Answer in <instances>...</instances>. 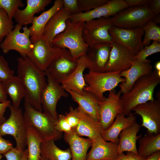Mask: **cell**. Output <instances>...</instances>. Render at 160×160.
<instances>
[{
	"label": "cell",
	"mask_w": 160,
	"mask_h": 160,
	"mask_svg": "<svg viewBox=\"0 0 160 160\" xmlns=\"http://www.w3.org/2000/svg\"><path fill=\"white\" fill-rule=\"evenodd\" d=\"M109 33L113 41L126 47L135 56L143 48L142 37L144 32L142 28L126 29L113 26Z\"/></svg>",
	"instance_id": "cell-15"
},
{
	"label": "cell",
	"mask_w": 160,
	"mask_h": 160,
	"mask_svg": "<svg viewBox=\"0 0 160 160\" xmlns=\"http://www.w3.org/2000/svg\"><path fill=\"white\" fill-rule=\"evenodd\" d=\"M27 160H39L41 157V145L44 140L33 127L27 124Z\"/></svg>",
	"instance_id": "cell-32"
},
{
	"label": "cell",
	"mask_w": 160,
	"mask_h": 160,
	"mask_svg": "<svg viewBox=\"0 0 160 160\" xmlns=\"http://www.w3.org/2000/svg\"><path fill=\"white\" fill-rule=\"evenodd\" d=\"M84 23L82 22H72L69 19L68 20L65 30L54 39L53 47L67 49L77 58L86 55L89 46L83 37Z\"/></svg>",
	"instance_id": "cell-3"
},
{
	"label": "cell",
	"mask_w": 160,
	"mask_h": 160,
	"mask_svg": "<svg viewBox=\"0 0 160 160\" xmlns=\"http://www.w3.org/2000/svg\"><path fill=\"white\" fill-rule=\"evenodd\" d=\"M66 91L71 95L72 100L77 103L80 109L99 122L100 101L95 95L87 92H84V95H81L74 91Z\"/></svg>",
	"instance_id": "cell-24"
},
{
	"label": "cell",
	"mask_w": 160,
	"mask_h": 160,
	"mask_svg": "<svg viewBox=\"0 0 160 160\" xmlns=\"http://www.w3.org/2000/svg\"><path fill=\"white\" fill-rule=\"evenodd\" d=\"M63 137L69 145L71 160H86L87 153L91 147L92 140L89 138H84L78 135L75 131L64 133Z\"/></svg>",
	"instance_id": "cell-23"
},
{
	"label": "cell",
	"mask_w": 160,
	"mask_h": 160,
	"mask_svg": "<svg viewBox=\"0 0 160 160\" xmlns=\"http://www.w3.org/2000/svg\"><path fill=\"white\" fill-rule=\"evenodd\" d=\"M22 28V26L16 24L0 44V47L4 54L14 50L23 57H27L29 54L33 47L30 31L26 25L23 28L22 32L20 31Z\"/></svg>",
	"instance_id": "cell-9"
},
{
	"label": "cell",
	"mask_w": 160,
	"mask_h": 160,
	"mask_svg": "<svg viewBox=\"0 0 160 160\" xmlns=\"http://www.w3.org/2000/svg\"><path fill=\"white\" fill-rule=\"evenodd\" d=\"M119 72H96L89 71L84 75L87 84L84 89V92L92 93L97 98L99 101L105 98L103 93L110 91L118 84L124 82V78L121 77Z\"/></svg>",
	"instance_id": "cell-5"
},
{
	"label": "cell",
	"mask_w": 160,
	"mask_h": 160,
	"mask_svg": "<svg viewBox=\"0 0 160 160\" xmlns=\"http://www.w3.org/2000/svg\"><path fill=\"white\" fill-rule=\"evenodd\" d=\"M2 157V156L1 154H0V160H1V159Z\"/></svg>",
	"instance_id": "cell-55"
},
{
	"label": "cell",
	"mask_w": 160,
	"mask_h": 160,
	"mask_svg": "<svg viewBox=\"0 0 160 160\" xmlns=\"http://www.w3.org/2000/svg\"><path fill=\"white\" fill-rule=\"evenodd\" d=\"M137 152L140 156L146 157L160 151V134H146L138 139Z\"/></svg>",
	"instance_id": "cell-33"
},
{
	"label": "cell",
	"mask_w": 160,
	"mask_h": 160,
	"mask_svg": "<svg viewBox=\"0 0 160 160\" xmlns=\"http://www.w3.org/2000/svg\"><path fill=\"white\" fill-rule=\"evenodd\" d=\"M41 155L49 160H71L72 158L70 148L63 150L55 145L53 140H44L41 145Z\"/></svg>",
	"instance_id": "cell-31"
},
{
	"label": "cell",
	"mask_w": 160,
	"mask_h": 160,
	"mask_svg": "<svg viewBox=\"0 0 160 160\" xmlns=\"http://www.w3.org/2000/svg\"><path fill=\"white\" fill-rule=\"evenodd\" d=\"M158 160H160V158H159V159H158Z\"/></svg>",
	"instance_id": "cell-56"
},
{
	"label": "cell",
	"mask_w": 160,
	"mask_h": 160,
	"mask_svg": "<svg viewBox=\"0 0 160 160\" xmlns=\"http://www.w3.org/2000/svg\"><path fill=\"white\" fill-rule=\"evenodd\" d=\"M146 158L132 152H127L126 154L123 153L118 154L115 160H145Z\"/></svg>",
	"instance_id": "cell-44"
},
{
	"label": "cell",
	"mask_w": 160,
	"mask_h": 160,
	"mask_svg": "<svg viewBox=\"0 0 160 160\" xmlns=\"http://www.w3.org/2000/svg\"><path fill=\"white\" fill-rule=\"evenodd\" d=\"M2 137L0 135V154H4L13 147L9 140L5 139Z\"/></svg>",
	"instance_id": "cell-45"
},
{
	"label": "cell",
	"mask_w": 160,
	"mask_h": 160,
	"mask_svg": "<svg viewBox=\"0 0 160 160\" xmlns=\"http://www.w3.org/2000/svg\"><path fill=\"white\" fill-rule=\"evenodd\" d=\"M78 58L65 48L61 49L49 65L47 70L56 81L61 84L74 70Z\"/></svg>",
	"instance_id": "cell-12"
},
{
	"label": "cell",
	"mask_w": 160,
	"mask_h": 160,
	"mask_svg": "<svg viewBox=\"0 0 160 160\" xmlns=\"http://www.w3.org/2000/svg\"><path fill=\"white\" fill-rule=\"evenodd\" d=\"M132 111L140 116L141 126L147 129L146 134H160V97L135 106Z\"/></svg>",
	"instance_id": "cell-13"
},
{
	"label": "cell",
	"mask_w": 160,
	"mask_h": 160,
	"mask_svg": "<svg viewBox=\"0 0 160 160\" xmlns=\"http://www.w3.org/2000/svg\"><path fill=\"white\" fill-rule=\"evenodd\" d=\"M17 76L25 92L24 101L42 112L41 96L47 84L45 72L37 69L27 57L17 58Z\"/></svg>",
	"instance_id": "cell-1"
},
{
	"label": "cell",
	"mask_w": 160,
	"mask_h": 160,
	"mask_svg": "<svg viewBox=\"0 0 160 160\" xmlns=\"http://www.w3.org/2000/svg\"><path fill=\"white\" fill-rule=\"evenodd\" d=\"M86 160H115L118 154V143L108 142L99 136L92 140Z\"/></svg>",
	"instance_id": "cell-20"
},
{
	"label": "cell",
	"mask_w": 160,
	"mask_h": 160,
	"mask_svg": "<svg viewBox=\"0 0 160 160\" xmlns=\"http://www.w3.org/2000/svg\"><path fill=\"white\" fill-rule=\"evenodd\" d=\"M24 6L21 0H0V8L5 11L11 19L14 18L16 10Z\"/></svg>",
	"instance_id": "cell-37"
},
{
	"label": "cell",
	"mask_w": 160,
	"mask_h": 160,
	"mask_svg": "<svg viewBox=\"0 0 160 160\" xmlns=\"http://www.w3.org/2000/svg\"><path fill=\"white\" fill-rule=\"evenodd\" d=\"M52 2L51 0H27L25 8L22 10L18 8L14 18L17 24L22 26L32 23L34 15L44 10Z\"/></svg>",
	"instance_id": "cell-25"
},
{
	"label": "cell",
	"mask_w": 160,
	"mask_h": 160,
	"mask_svg": "<svg viewBox=\"0 0 160 160\" xmlns=\"http://www.w3.org/2000/svg\"><path fill=\"white\" fill-rule=\"evenodd\" d=\"M111 44L109 60L105 72H120L129 69L135 60V55L118 42L113 41Z\"/></svg>",
	"instance_id": "cell-17"
},
{
	"label": "cell",
	"mask_w": 160,
	"mask_h": 160,
	"mask_svg": "<svg viewBox=\"0 0 160 160\" xmlns=\"http://www.w3.org/2000/svg\"><path fill=\"white\" fill-rule=\"evenodd\" d=\"M63 7V0L55 1L53 5L40 15L34 17L31 26L29 28L31 40L42 36L44 28L52 16Z\"/></svg>",
	"instance_id": "cell-29"
},
{
	"label": "cell",
	"mask_w": 160,
	"mask_h": 160,
	"mask_svg": "<svg viewBox=\"0 0 160 160\" xmlns=\"http://www.w3.org/2000/svg\"><path fill=\"white\" fill-rule=\"evenodd\" d=\"M2 83L5 93L12 100V105L16 108H19L22 99L25 96V92L19 77L14 75Z\"/></svg>",
	"instance_id": "cell-30"
},
{
	"label": "cell",
	"mask_w": 160,
	"mask_h": 160,
	"mask_svg": "<svg viewBox=\"0 0 160 160\" xmlns=\"http://www.w3.org/2000/svg\"><path fill=\"white\" fill-rule=\"evenodd\" d=\"M112 49L111 44L99 43L89 47L86 56L89 71L104 72L108 63Z\"/></svg>",
	"instance_id": "cell-18"
},
{
	"label": "cell",
	"mask_w": 160,
	"mask_h": 160,
	"mask_svg": "<svg viewBox=\"0 0 160 160\" xmlns=\"http://www.w3.org/2000/svg\"><path fill=\"white\" fill-rule=\"evenodd\" d=\"M156 15L151 11L148 6H144L129 7L110 18L113 26L131 29L143 28Z\"/></svg>",
	"instance_id": "cell-6"
},
{
	"label": "cell",
	"mask_w": 160,
	"mask_h": 160,
	"mask_svg": "<svg viewBox=\"0 0 160 160\" xmlns=\"http://www.w3.org/2000/svg\"><path fill=\"white\" fill-rule=\"evenodd\" d=\"M87 61L86 55L82 56L78 59L77 66L73 72L61 84L66 91H74L81 95H84V87L87 86L84 81V71L87 68Z\"/></svg>",
	"instance_id": "cell-21"
},
{
	"label": "cell",
	"mask_w": 160,
	"mask_h": 160,
	"mask_svg": "<svg viewBox=\"0 0 160 160\" xmlns=\"http://www.w3.org/2000/svg\"><path fill=\"white\" fill-rule=\"evenodd\" d=\"M160 51V43L158 41H153L152 44L143 48L135 56V60L142 62H151L150 60L146 58L149 55Z\"/></svg>",
	"instance_id": "cell-36"
},
{
	"label": "cell",
	"mask_w": 160,
	"mask_h": 160,
	"mask_svg": "<svg viewBox=\"0 0 160 160\" xmlns=\"http://www.w3.org/2000/svg\"><path fill=\"white\" fill-rule=\"evenodd\" d=\"M11 104V102L9 100L4 102H0V124L6 119L4 114L7 108H9Z\"/></svg>",
	"instance_id": "cell-47"
},
{
	"label": "cell",
	"mask_w": 160,
	"mask_h": 160,
	"mask_svg": "<svg viewBox=\"0 0 160 160\" xmlns=\"http://www.w3.org/2000/svg\"><path fill=\"white\" fill-rule=\"evenodd\" d=\"M78 108L80 121L73 130L79 136H86L92 140L101 136L103 130L100 122L84 112L78 107Z\"/></svg>",
	"instance_id": "cell-26"
},
{
	"label": "cell",
	"mask_w": 160,
	"mask_h": 160,
	"mask_svg": "<svg viewBox=\"0 0 160 160\" xmlns=\"http://www.w3.org/2000/svg\"><path fill=\"white\" fill-rule=\"evenodd\" d=\"M140 124L135 123L124 129L120 133L117 148L118 154L124 152H130L138 154L136 147L137 141L142 137L137 135L140 130Z\"/></svg>",
	"instance_id": "cell-27"
},
{
	"label": "cell",
	"mask_w": 160,
	"mask_h": 160,
	"mask_svg": "<svg viewBox=\"0 0 160 160\" xmlns=\"http://www.w3.org/2000/svg\"><path fill=\"white\" fill-rule=\"evenodd\" d=\"M33 47L27 56L34 65L39 70L45 72L55 56L61 49L52 47L42 36L31 40Z\"/></svg>",
	"instance_id": "cell-11"
},
{
	"label": "cell",
	"mask_w": 160,
	"mask_h": 160,
	"mask_svg": "<svg viewBox=\"0 0 160 160\" xmlns=\"http://www.w3.org/2000/svg\"><path fill=\"white\" fill-rule=\"evenodd\" d=\"M151 0H124L129 7L148 6Z\"/></svg>",
	"instance_id": "cell-46"
},
{
	"label": "cell",
	"mask_w": 160,
	"mask_h": 160,
	"mask_svg": "<svg viewBox=\"0 0 160 160\" xmlns=\"http://www.w3.org/2000/svg\"><path fill=\"white\" fill-rule=\"evenodd\" d=\"M39 160H49L46 158L41 155V157Z\"/></svg>",
	"instance_id": "cell-54"
},
{
	"label": "cell",
	"mask_w": 160,
	"mask_h": 160,
	"mask_svg": "<svg viewBox=\"0 0 160 160\" xmlns=\"http://www.w3.org/2000/svg\"><path fill=\"white\" fill-rule=\"evenodd\" d=\"M124 113L118 115L113 122L107 130H103L101 135L106 141L119 143V135L124 129L136 122V117L131 113L126 117Z\"/></svg>",
	"instance_id": "cell-28"
},
{
	"label": "cell",
	"mask_w": 160,
	"mask_h": 160,
	"mask_svg": "<svg viewBox=\"0 0 160 160\" xmlns=\"http://www.w3.org/2000/svg\"><path fill=\"white\" fill-rule=\"evenodd\" d=\"M128 7L124 0H109L107 3L90 11L71 15L69 19L72 22H85L103 17H111Z\"/></svg>",
	"instance_id": "cell-16"
},
{
	"label": "cell",
	"mask_w": 160,
	"mask_h": 160,
	"mask_svg": "<svg viewBox=\"0 0 160 160\" xmlns=\"http://www.w3.org/2000/svg\"><path fill=\"white\" fill-rule=\"evenodd\" d=\"M65 115L68 122L72 129H74L78 125L80 121L78 108L74 109L72 107L70 106L69 112L66 113Z\"/></svg>",
	"instance_id": "cell-40"
},
{
	"label": "cell",
	"mask_w": 160,
	"mask_h": 160,
	"mask_svg": "<svg viewBox=\"0 0 160 160\" xmlns=\"http://www.w3.org/2000/svg\"><path fill=\"white\" fill-rule=\"evenodd\" d=\"M28 156V149H26L24 151L23 160H27Z\"/></svg>",
	"instance_id": "cell-52"
},
{
	"label": "cell",
	"mask_w": 160,
	"mask_h": 160,
	"mask_svg": "<svg viewBox=\"0 0 160 160\" xmlns=\"http://www.w3.org/2000/svg\"><path fill=\"white\" fill-rule=\"evenodd\" d=\"M10 114L0 124V135H12L16 141V148L24 151L27 145V125L22 109L14 107L12 104L9 107Z\"/></svg>",
	"instance_id": "cell-7"
},
{
	"label": "cell",
	"mask_w": 160,
	"mask_h": 160,
	"mask_svg": "<svg viewBox=\"0 0 160 160\" xmlns=\"http://www.w3.org/2000/svg\"><path fill=\"white\" fill-rule=\"evenodd\" d=\"M109 1V0H78V4L82 12H87L107 3Z\"/></svg>",
	"instance_id": "cell-38"
},
{
	"label": "cell",
	"mask_w": 160,
	"mask_h": 160,
	"mask_svg": "<svg viewBox=\"0 0 160 160\" xmlns=\"http://www.w3.org/2000/svg\"><path fill=\"white\" fill-rule=\"evenodd\" d=\"M55 128L61 132H69L73 129L67 121L65 115L60 114L58 116Z\"/></svg>",
	"instance_id": "cell-41"
},
{
	"label": "cell",
	"mask_w": 160,
	"mask_h": 160,
	"mask_svg": "<svg viewBox=\"0 0 160 160\" xmlns=\"http://www.w3.org/2000/svg\"><path fill=\"white\" fill-rule=\"evenodd\" d=\"M156 70L157 71H160V61H158L156 63L155 65Z\"/></svg>",
	"instance_id": "cell-53"
},
{
	"label": "cell",
	"mask_w": 160,
	"mask_h": 160,
	"mask_svg": "<svg viewBox=\"0 0 160 160\" xmlns=\"http://www.w3.org/2000/svg\"><path fill=\"white\" fill-rule=\"evenodd\" d=\"M24 117L26 123L33 127L44 140L60 139L63 132L57 130L55 125L57 120L45 112H40L24 101Z\"/></svg>",
	"instance_id": "cell-4"
},
{
	"label": "cell",
	"mask_w": 160,
	"mask_h": 160,
	"mask_svg": "<svg viewBox=\"0 0 160 160\" xmlns=\"http://www.w3.org/2000/svg\"><path fill=\"white\" fill-rule=\"evenodd\" d=\"M121 93L113 89L109 91L107 98L99 103V122L103 130L108 129L116 116L124 113L120 99Z\"/></svg>",
	"instance_id": "cell-14"
},
{
	"label": "cell",
	"mask_w": 160,
	"mask_h": 160,
	"mask_svg": "<svg viewBox=\"0 0 160 160\" xmlns=\"http://www.w3.org/2000/svg\"><path fill=\"white\" fill-rule=\"evenodd\" d=\"M144 36L143 41V45L148 46L153 40L160 42V27L152 20H149L143 28Z\"/></svg>",
	"instance_id": "cell-34"
},
{
	"label": "cell",
	"mask_w": 160,
	"mask_h": 160,
	"mask_svg": "<svg viewBox=\"0 0 160 160\" xmlns=\"http://www.w3.org/2000/svg\"><path fill=\"white\" fill-rule=\"evenodd\" d=\"M160 83V76L156 70L137 80L130 90L120 97L125 115L128 116L131 114L136 106L154 100V90Z\"/></svg>",
	"instance_id": "cell-2"
},
{
	"label": "cell",
	"mask_w": 160,
	"mask_h": 160,
	"mask_svg": "<svg viewBox=\"0 0 160 160\" xmlns=\"http://www.w3.org/2000/svg\"><path fill=\"white\" fill-rule=\"evenodd\" d=\"M7 98V95L4 90L2 82L0 80V102L6 101L8 100Z\"/></svg>",
	"instance_id": "cell-49"
},
{
	"label": "cell",
	"mask_w": 160,
	"mask_h": 160,
	"mask_svg": "<svg viewBox=\"0 0 160 160\" xmlns=\"http://www.w3.org/2000/svg\"><path fill=\"white\" fill-rule=\"evenodd\" d=\"M151 11L155 15L159 13L160 12V0H153L148 6Z\"/></svg>",
	"instance_id": "cell-48"
},
{
	"label": "cell",
	"mask_w": 160,
	"mask_h": 160,
	"mask_svg": "<svg viewBox=\"0 0 160 160\" xmlns=\"http://www.w3.org/2000/svg\"><path fill=\"white\" fill-rule=\"evenodd\" d=\"M14 71L10 68L4 57L0 56V80L4 82L14 76Z\"/></svg>",
	"instance_id": "cell-39"
},
{
	"label": "cell",
	"mask_w": 160,
	"mask_h": 160,
	"mask_svg": "<svg viewBox=\"0 0 160 160\" xmlns=\"http://www.w3.org/2000/svg\"><path fill=\"white\" fill-rule=\"evenodd\" d=\"M24 151H21L16 147H13L4 155L7 160H23Z\"/></svg>",
	"instance_id": "cell-43"
},
{
	"label": "cell",
	"mask_w": 160,
	"mask_h": 160,
	"mask_svg": "<svg viewBox=\"0 0 160 160\" xmlns=\"http://www.w3.org/2000/svg\"><path fill=\"white\" fill-rule=\"evenodd\" d=\"M112 26L110 17H103L84 22L82 31L84 41L89 47L99 43L111 44L113 41L109 31Z\"/></svg>",
	"instance_id": "cell-8"
},
{
	"label": "cell",
	"mask_w": 160,
	"mask_h": 160,
	"mask_svg": "<svg viewBox=\"0 0 160 160\" xmlns=\"http://www.w3.org/2000/svg\"><path fill=\"white\" fill-rule=\"evenodd\" d=\"M150 63L135 60L129 69L119 73L120 76L124 77L125 79L124 81L120 83L119 86L121 93L123 94L129 92L140 77L152 72L153 67Z\"/></svg>",
	"instance_id": "cell-19"
},
{
	"label": "cell",
	"mask_w": 160,
	"mask_h": 160,
	"mask_svg": "<svg viewBox=\"0 0 160 160\" xmlns=\"http://www.w3.org/2000/svg\"><path fill=\"white\" fill-rule=\"evenodd\" d=\"M63 8L69 12L71 15L81 12L78 4V0H63Z\"/></svg>",
	"instance_id": "cell-42"
},
{
	"label": "cell",
	"mask_w": 160,
	"mask_h": 160,
	"mask_svg": "<svg viewBox=\"0 0 160 160\" xmlns=\"http://www.w3.org/2000/svg\"><path fill=\"white\" fill-rule=\"evenodd\" d=\"M71 15L69 12L63 7L52 16L47 24L42 36L52 47L55 37L65 29L67 20L69 19Z\"/></svg>",
	"instance_id": "cell-22"
},
{
	"label": "cell",
	"mask_w": 160,
	"mask_h": 160,
	"mask_svg": "<svg viewBox=\"0 0 160 160\" xmlns=\"http://www.w3.org/2000/svg\"><path fill=\"white\" fill-rule=\"evenodd\" d=\"M13 22L5 11L0 8V44L13 29Z\"/></svg>",
	"instance_id": "cell-35"
},
{
	"label": "cell",
	"mask_w": 160,
	"mask_h": 160,
	"mask_svg": "<svg viewBox=\"0 0 160 160\" xmlns=\"http://www.w3.org/2000/svg\"><path fill=\"white\" fill-rule=\"evenodd\" d=\"M152 21L155 24H157L160 23V13L156 15L152 20Z\"/></svg>",
	"instance_id": "cell-51"
},
{
	"label": "cell",
	"mask_w": 160,
	"mask_h": 160,
	"mask_svg": "<svg viewBox=\"0 0 160 160\" xmlns=\"http://www.w3.org/2000/svg\"><path fill=\"white\" fill-rule=\"evenodd\" d=\"M45 72L47 84L41 94V104L44 112L57 120V103L61 97H68L69 94L60 84L54 79L47 69Z\"/></svg>",
	"instance_id": "cell-10"
},
{
	"label": "cell",
	"mask_w": 160,
	"mask_h": 160,
	"mask_svg": "<svg viewBox=\"0 0 160 160\" xmlns=\"http://www.w3.org/2000/svg\"><path fill=\"white\" fill-rule=\"evenodd\" d=\"M160 158V151L154 153L146 157L145 160H158Z\"/></svg>",
	"instance_id": "cell-50"
}]
</instances>
